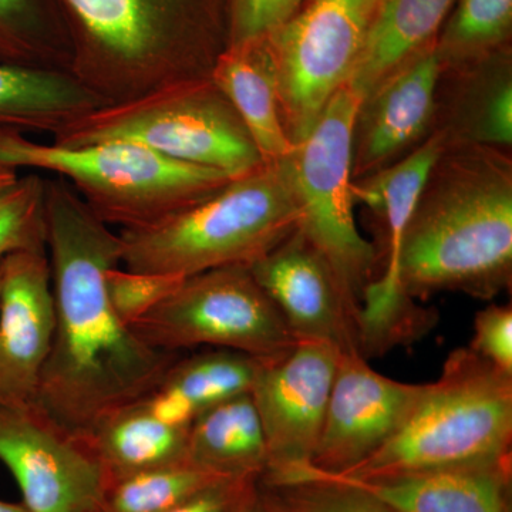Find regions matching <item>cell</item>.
<instances>
[{
	"label": "cell",
	"mask_w": 512,
	"mask_h": 512,
	"mask_svg": "<svg viewBox=\"0 0 512 512\" xmlns=\"http://www.w3.org/2000/svg\"><path fill=\"white\" fill-rule=\"evenodd\" d=\"M45 222L56 326L36 400L84 433L146 396L180 355L151 348L114 311L106 278L121 265L119 234L63 183L45 187Z\"/></svg>",
	"instance_id": "cell-1"
},
{
	"label": "cell",
	"mask_w": 512,
	"mask_h": 512,
	"mask_svg": "<svg viewBox=\"0 0 512 512\" xmlns=\"http://www.w3.org/2000/svg\"><path fill=\"white\" fill-rule=\"evenodd\" d=\"M413 301L461 292L491 301L512 284V161L505 150L444 144L421 188L399 256Z\"/></svg>",
	"instance_id": "cell-2"
},
{
	"label": "cell",
	"mask_w": 512,
	"mask_h": 512,
	"mask_svg": "<svg viewBox=\"0 0 512 512\" xmlns=\"http://www.w3.org/2000/svg\"><path fill=\"white\" fill-rule=\"evenodd\" d=\"M299 211L279 160L229 180L208 197L120 232L128 271L188 276L249 266L298 228Z\"/></svg>",
	"instance_id": "cell-3"
},
{
	"label": "cell",
	"mask_w": 512,
	"mask_h": 512,
	"mask_svg": "<svg viewBox=\"0 0 512 512\" xmlns=\"http://www.w3.org/2000/svg\"><path fill=\"white\" fill-rule=\"evenodd\" d=\"M511 443L512 376L467 346L447 356L439 379L421 386L383 447L336 476L369 480L491 463L511 457Z\"/></svg>",
	"instance_id": "cell-4"
},
{
	"label": "cell",
	"mask_w": 512,
	"mask_h": 512,
	"mask_svg": "<svg viewBox=\"0 0 512 512\" xmlns=\"http://www.w3.org/2000/svg\"><path fill=\"white\" fill-rule=\"evenodd\" d=\"M0 168L53 171L70 178L106 224L137 227L188 207L224 187L232 177L161 156L130 141L84 146L43 144L0 128Z\"/></svg>",
	"instance_id": "cell-5"
},
{
	"label": "cell",
	"mask_w": 512,
	"mask_h": 512,
	"mask_svg": "<svg viewBox=\"0 0 512 512\" xmlns=\"http://www.w3.org/2000/svg\"><path fill=\"white\" fill-rule=\"evenodd\" d=\"M55 143L130 141L229 177L264 164L237 111L211 79H188L131 103L92 110L55 128Z\"/></svg>",
	"instance_id": "cell-6"
},
{
	"label": "cell",
	"mask_w": 512,
	"mask_h": 512,
	"mask_svg": "<svg viewBox=\"0 0 512 512\" xmlns=\"http://www.w3.org/2000/svg\"><path fill=\"white\" fill-rule=\"evenodd\" d=\"M359 103L343 86L311 133L281 160L298 205V229L328 259L356 315L377 265L376 249L360 234L353 212L352 134Z\"/></svg>",
	"instance_id": "cell-7"
},
{
	"label": "cell",
	"mask_w": 512,
	"mask_h": 512,
	"mask_svg": "<svg viewBox=\"0 0 512 512\" xmlns=\"http://www.w3.org/2000/svg\"><path fill=\"white\" fill-rule=\"evenodd\" d=\"M131 330L161 352L228 349L259 362L279 359L298 343L244 265L188 276Z\"/></svg>",
	"instance_id": "cell-8"
},
{
	"label": "cell",
	"mask_w": 512,
	"mask_h": 512,
	"mask_svg": "<svg viewBox=\"0 0 512 512\" xmlns=\"http://www.w3.org/2000/svg\"><path fill=\"white\" fill-rule=\"evenodd\" d=\"M380 0H311L268 36L282 123L293 144L348 84Z\"/></svg>",
	"instance_id": "cell-9"
},
{
	"label": "cell",
	"mask_w": 512,
	"mask_h": 512,
	"mask_svg": "<svg viewBox=\"0 0 512 512\" xmlns=\"http://www.w3.org/2000/svg\"><path fill=\"white\" fill-rule=\"evenodd\" d=\"M446 144L433 130L419 147L379 173L353 181V198L382 212L387 228L384 274L367 286L357 315V349L367 360L423 338L436 323V313L420 308L402 291L399 256L404 231L421 188Z\"/></svg>",
	"instance_id": "cell-10"
},
{
	"label": "cell",
	"mask_w": 512,
	"mask_h": 512,
	"mask_svg": "<svg viewBox=\"0 0 512 512\" xmlns=\"http://www.w3.org/2000/svg\"><path fill=\"white\" fill-rule=\"evenodd\" d=\"M0 461L32 512H99L109 476L89 440L37 400L0 403Z\"/></svg>",
	"instance_id": "cell-11"
},
{
	"label": "cell",
	"mask_w": 512,
	"mask_h": 512,
	"mask_svg": "<svg viewBox=\"0 0 512 512\" xmlns=\"http://www.w3.org/2000/svg\"><path fill=\"white\" fill-rule=\"evenodd\" d=\"M340 353L329 343L299 340L285 356L259 365L251 397L268 450L266 480L311 464Z\"/></svg>",
	"instance_id": "cell-12"
},
{
	"label": "cell",
	"mask_w": 512,
	"mask_h": 512,
	"mask_svg": "<svg viewBox=\"0 0 512 512\" xmlns=\"http://www.w3.org/2000/svg\"><path fill=\"white\" fill-rule=\"evenodd\" d=\"M423 384L376 372L357 350L340 353L311 466L343 474L383 447L402 426Z\"/></svg>",
	"instance_id": "cell-13"
},
{
	"label": "cell",
	"mask_w": 512,
	"mask_h": 512,
	"mask_svg": "<svg viewBox=\"0 0 512 512\" xmlns=\"http://www.w3.org/2000/svg\"><path fill=\"white\" fill-rule=\"evenodd\" d=\"M434 43L409 57L360 100L352 134L353 181L396 164L433 131L443 72Z\"/></svg>",
	"instance_id": "cell-14"
},
{
	"label": "cell",
	"mask_w": 512,
	"mask_h": 512,
	"mask_svg": "<svg viewBox=\"0 0 512 512\" xmlns=\"http://www.w3.org/2000/svg\"><path fill=\"white\" fill-rule=\"evenodd\" d=\"M248 268L298 342L359 352L356 312L328 259L298 228Z\"/></svg>",
	"instance_id": "cell-15"
},
{
	"label": "cell",
	"mask_w": 512,
	"mask_h": 512,
	"mask_svg": "<svg viewBox=\"0 0 512 512\" xmlns=\"http://www.w3.org/2000/svg\"><path fill=\"white\" fill-rule=\"evenodd\" d=\"M55 326L46 249L5 256L0 289V403L36 399Z\"/></svg>",
	"instance_id": "cell-16"
},
{
	"label": "cell",
	"mask_w": 512,
	"mask_h": 512,
	"mask_svg": "<svg viewBox=\"0 0 512 512\" xmlns=\"http://www.w3.org/2000/svg\"><path fill=\"white\" fill-rule=\"evenodd\" d=\"M510 461L511 457H505L369 480L322 473L311 466L301 468L360 488L397 512H508Z\"/></svg>",
	"instance_id": "cell-17"
},
{
	"label": "cell",
	"mask_w": 512,
	"mask_h": 512,
	"mask_svg": "<svg viewBox=\"0 0 512 512\" xmlns=\"http://www.w3.org/2000/svg\"><path fill=\"white\" fill-rule=\"evenodd\" d=\"M451 94L437 90L433 130L447 143H470L510 150L512 70L510 55L498 50L478 62L443 70Z\"/></svg>",
	"instance_id": "cell-18"
},
{
	"label": "cell",
	"mask_w": 512,
	"mask_h": 512,
	"mask_svg": "<svg viewBox=\"0 0 512 512\" xmlns=\"http://www.w3.org/2000/svg\"><path fill=\"white\" fill-rule=\"evenodd\" d=\"M211 80L237 111L264 164L278 163L291 153L268 36L228 45L215 60Z\"/></svg>",
	"instance_id": "cell-19"
},
{
	"label": "cell",
	"mask_w": 512,
	"mask_h": 512,
	"mask_svg": "<svg viewBox=\"0 0 512 512\" xmlns=\"http://www.w3.org/2000/svg\"><path fill=\"white\" fill-rule=\"evenodd\" d=\"M259 365L255 357L228 349L180 355L137 403L160 420L190 427L205 410L251 393Z\"/></svg>",
	"instance_id": "cell-20"
},
{
	"label": "cell",
	"mask_w": 512,
	"mask_h": 512,
	"mask_svg": "<svg viewBox=\"0 0 512 512\" xmlns=\"http://www.w3.org/2000/svg\"><path fill=\"white\" fill-rule=\"evenodd\" d=\"M457 0H380L348 86L360 100L394 69L437 40Z\"/></svg>",
	"instance_id": "cell-21"
},
{
	"label": "cell",
	"mask_w": 512,
	"mask_h": 512,
	"mask_svg": "<svg viewBox=\"0 0 512 512\" xmlns=\"http://www.w3.org/2000/svg\"><path fill=\"white\" fill-rule=\"evenodd\" d=\"M188 429L158 419L136 402L101 417L82 434L110 481L188 461Z\"/></svg>",
	"instance_id": "cell-22"
},
{
	"label": "cell",
	"mask_w": 512,
	"mask_h": 512,
	"mask_svg": "<svg viewBox=\"0 0 512 512\" xmlns=\"http://www.w3.org/2000/svg\"><path fill=\"white\" fill-rule=\"evenodd\" d=\"M187 456L195 466L224 477L265 473L268 450L251 393L217 404L192 421Z\"/></svg>",
	"instance_id": "cell-23"
},
{
	"label": "cell",
	"mask_w": 512,
	"mask_h": 512,
	"mask_svg": "<svg viewBox=\"0 0 512 512\" xmlns=\"http://www.w3.org/2000/svg\"><path fill=\"white\" fill-rule=\"evenodd\" d=\"M84 28L110 53L143 60L170 39L184 0H66Z\"/></svg>",
	"instance_id": "cell-24"
},
{
	"label": "cell",
	"mask_w": 512,
	"mask_h": 512,
	"mask_svg": "<svg viewBox=\"0 0 512 512\" xmlns=\"http://www.w3.org/2000/svg\"><path fill=\"white\" fill-rule=\"evenodd\" d=\"M92 94L69 79L0 63V128H55L94 110Z\"/></svg>",
	"instance_id": "cell-25"
},
{
	"label": "cell",
	"mask_w": 512,
	"mask_h": 512,
	"mask_svg": "<svg viewBox=\"0 0 512 512\" xmlns=\"http://www.w3.org/2000/svg\"><path fill=\"white\" fill-rule=\"evenodd\" d=\"M225 478L190 461L114 478L99 512H167Z\"/></svg>",
	"instance_id": "cell-26"
},
{
	"label": "cell",
	"mask_w": 512,
	"mask_h": 512,
	"mask_svg": "<svg viewBox=\"0 0 512 512\" xmlns=\"http://www.w3.org/2000/svg\"><path fill=\"white\" fill-rule=\"evenodd\" d=\"M512 25V0H457L436 55L441 69L478 62L500 50Z\"/></svg>",
	"instance_id": "cell-27"
},
{
	"label": "cell",
	"mask_w": 512,
	"mask_h": 512,
	"mask_svg": "<svg viewBox=\"0 0 512 512\" xmlns=\"http://www.w3.org/2000/svg\"><path fill=\"white\" fill-rule=\"evenodd\" d=\"M269 487V512H397L360 488L305 468L275 478Z\"/></svg>",
	"instance_id": "cell-28"
},
{
	"label": "cell",
	"mask_w": 512,
	"mask_h": 512,
	"mask_svg": "<svg viewBox=\"0 0 512 512\" xmlns=\"http://www.w3.org/2000/svg\"><path fill=\"white\" fill-rule=\"evenodd\" d=\"M45 187L39 177L28 175L0 192V259L46 249Z\"/></svg>",
	"instance_id": "cell-29"
},
{
	"label": "cell",
	"mask_w": 512,
	"mask_h": 512,
	"mask_svg": "<svg viewBox=\"0 0 512 512\" xmlns=\"http://www.w3.org/2000/svg\"><path fill=\"white\" fill-rule=\"evenodd\" d=\"M185 278L165 274H147L121 269L107 272V291L111 305L121 322L133 326L165 301Z\"/></svg>",
	"instance_id": "cell-30"
},
{
	"label": "cell",
	"mask_w": 512,
	"mask_h": 512,
	"mask_svg": "<svg viewBox=\"0 0 512 512\" xmlns=\"http://www.w3.org/2000/svg\"><path fill=\"white\" fill-rule=\"evenodd\" d=\"M301 0H231L229 45L272 35L298 12Z\"/></svg>",
	"instance_id": "cell-31"
},
{
	"label": "cell",
	"mask_w": 512,
	"mask_h": 512,
	"mask_svg": "<svg viewBox=\"0 0 512 512\" xmlns=\"http://www.w3.org/2000/svg\"><path fill=\"white\" fill-rule=\"evenodd\" d=\"M468 348L485 362L512 376L511 305H490L478 312Z\"/></svg>",
	"instance_id": "cell-32"
},
{
	"label": "cell",
	"mask_w": 512,
	"mask_h": 512,
	"mask_svg": "<svg viewBox=\"0 0 512 512\" xmlns=\"http://www.w3.org/2000/svg\"><path fill=\"white\" fill-rule=\"evenodd\" d=\"M33 0H0V63H22L28 45Z\"/></svg>",
	"instance_id": "cell-33"
},
{
	"label": "cell",
	"mask_w": 512,
	"mask_h": 512,
	"mask_svg": "<svg viewBox=\"0 0 512 512\" xmlns=\"http://www.w3.org/2000/svg\"><path fill=\"white\" fill-rule=\"evenodd\" d=\"M249 478H225L167 512H238L247 503Z\"/></svg>",
	"instance_id": "cell-34"
},
{
	"label": "cell",
	"mask_w": 512,
	"mask_h": 512,
	"mask_svg": "<svg viewBox=\"0 0 512 512\" xmlns=\"http://www.w3.org/2000/svg\"><path fill=\"white\" fill-rule=\"evenodd\" d=\"M16 181H18V175H16L15 171L0 168V192L12 187Z\"/></svg>",
	"instance_id": "cell-35"
},
{
	"label": "cell",
	"mask_w": 512,
	"mask_h": 512,
	"mask_svg": "<svg viewBox=\"0 0 512 512\" xmlns=\"http://www.w3.org/2000/svg\"><path fill=\"white\" fill-rule=\"evenodd\" d=\"M0 512H32L25 504H12L0 500Z\"/></svg>",
	"instance_id": "cell-36"
},
{
	"label": "cell",
	"mask_w": 512,
	"mask_h": 512,
	"mask_svg": "<svg viewBox=\"0 0 512 512\" xmlns=\"http://www.w3.org/2000/svg\"><path fill=\"white\" fill-rule=\"evenodd\" d=\"M248 501H247V503L242 505L241 510H239L238 512H269L268 510H266L265 505L262 508L255 507V505H248L249 504Z\"/></svg>",
	"instance_id": "cell-37"
},
{
	"label": "cell",
	"mask_w": 512,
	"mask_h": 512,
	"mask_svg": "<svg viewBox=\"0 0 512 512\" xmlns=\"http://www.w3.org/2000/svg\"><path fill=\"white\" fill-rule=\"evenodd\" d=\"M0 289H2V259H0Z\"/></svg>",
	"instance_id": "cell-38"
}]
</instances>
